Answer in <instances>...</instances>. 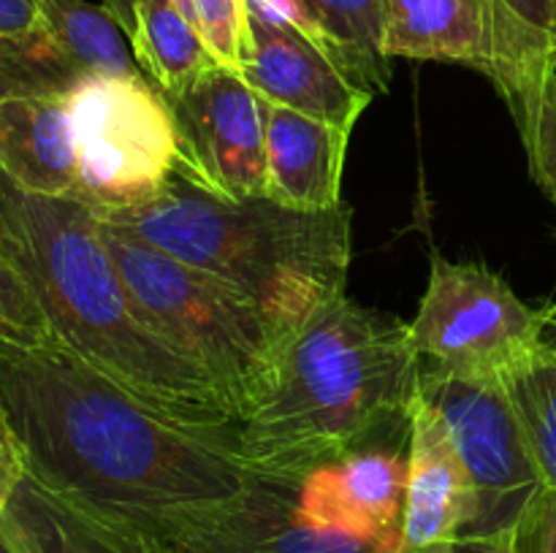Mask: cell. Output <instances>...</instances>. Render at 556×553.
<instances>
[{"mask_svg": "<svg viewBox=\"0 0 556 553\" xmlns=\"http://www.w3.org/2000/svg\"><path fill=\"white\" fill-rule=\"evenodd\" d=\"M546 309V331L552 334V342L556 345V304H548Z\"/></svg>", "mask_w": 556, "mask_h": 553, "instance_id": "d6a6232c", "label": "cell"}, {"mask_svg": "<svg viewBox=\"0 0 556 553\" xmlns=\"http://www.w3.org/2000/svg\"><path fill=\"white\" fill-rule=\"evenodd\" d=\"M0 255L30 287L65 350L172 421L210 432L237 428L206 374L136 312L90 206L27 193L0 173Z\"/></svg>", "mask_w": 556, "mask_h": 553, "instance_id": "7a4b0ae2", "label": "cell"}, {"mask_svg": "<svg viewBox=\"0 0 556 553\" xmlns=\"http://www.w3.org/2000/svg\"><path fill=\"white\" fill-rule=\"evenodd\" d=\"M0 553H20V551H16L14 540H11L9 529H5L3 518H0Z\"/></svg>", "mask_w": 556, "mask_h": 553, "instance_id": "1f68e13d", "label": "cell"}, {"mask_svg": "<svg viewBox=\"0 0 556 553\" xmlns=\"http://www.w3.org/2000/svg\"><path fill=\"white\" fill-rule=\"evenodd\" d=\"M253 47L242 65V79L277 106L353 130L372 92L358 87L318 43L286 25L250 11Z\"/></svg>", "mask_w": 556, "mask_h": 553, "instance_id": "7c38bea8", "label": "cell"}, {"mask_svg": "<svg viewBox=\"0 0 556 553\" xmlns=\"http://www.w3.org/2000/svg\"><path fill=\"white\" fill-rule=\"evenodd\" d=\"M320 27L326 52L367 92H386L391 60L383 52L380 0H302Z\"/></svg>", "mask_w": 556, "mask_h": 553, "instance_id": "d6986e66", "label": "cell"}, {"mask_svg": "<svg viewBox=\"0 0 556 553\" xmlns=\"http://www.w3.org/2000/svg\"><path fill=\"white\" fill-rule=\"evenodd\" d=\"M220 68L242 70L253 47L250 0H177Z\"/></svg>", "mask_w": 556, "mask_h": 553, "instance_id": "cb8c5ba5", "label": "cell"}, {"mask_svg": "<svg viewBox=\"0 0 556 553\" xmlns=\"http://www.w3.org/2000/svg\"><path fill=\"white\" fill-rule=\"evenodd\" d=\"M407 339L421 361L451 374H503L546 339V309L521 301L483 263L434 255Z\"/></svg>", "mask_w": 556, "mask_h": 553, "instance_id": "ba28073f", "label": "cell"}, {"mask_svg": "<svg viewBox=\"0 0 556 553\" xmlns=\"http://www.w3.org/2000/svg\"><path fill=\"white\" fill-rule=\"evenodd\" d=\"M0 401L27 475L74 507L150 524L233 499L258 472L237 428L185 426L63 345L0 350Z\"/></svg>", "mask_w": 556, "mask_h": 553, "instance_id": "6da1fadb", "label": "cell"}, {"mask_svg": "<svg viewBox=\"0 0 556 553\" xmlns=\"http://www.w3.org/2000/svg\"><path fill=\"white\" fill-rule=\"evenodd\" d=\"M103 242L152 334L206 374L237 423L271 388L280 342L253 301L155 244L101 220Z\"/></svg>", "mask_w": 556, "mask_h": 553, "instance_id": "5b68a950", "label": "cell"}, {"mask_svg": "<svg viewBox=\"0 0 556 553\" xmlns=\"http://www.w3.org/2000/svg\"><path fill=\"white\" fill-rule=\"evenodd\" d=\"M519 553H556V488H543L519 526Z\"/></svg>", "mask_w": 556, "mask_h": 553, "instance_id": "4316f807", "label": "cell"}, {"mask_svg": "<svg viewBox=\"0 0 556 553\" xmlns=\"http://www.w3.org/2000/svg\"><path fill=\"white\" fill-rule=\"evenodd\" d=\"M0 518L20 553H109L92 520L30 475L20 483Z\"/></svg>", "mask_w": 556, "mask_h": 553, "instance_id": "ffe728a7", "label": "cell"}, {"mask_svg": "<svg viewBox=\"0 0 556 553\" xmlns=\"http://www.w3.org/2000/svg\"><path fill=\"white\" fill-rule=\"evenodd\" d=\"M179 133L177 173L226 201L266 195L269 101L215 65L168 101Z\"/></svg>", "mask_w": 556, "mask_h": 553, "instance_id": "30bf717a", "label": "cell"}, {"mask_svg": "<svg viewBox=\"0 0 556 553\" xmlns=\"http://www.w3.org/2000/svg\"><path fill=\"white\" fill-rule=\"evenodd\" d=\"M128 43L141 74L166 101L217 65L177 0H134Z\"/></svg>", "mask_w": 556, "mask_h": 553, "instance_id": "ac0fdd59", "label": "cell"}, {"mask_svg": "<svg viewBox=\"0 0 556 553\" xmlns=\"http://www.w3.org/2000/svg\"><path fill=\"white\" fill-rule=\"evenodd\" d=\"M41 16L87 76H144L125 43L128 36L103 5L43 0Z\"/></svg>", "mask_w": 556, "mask_h": 553, "instance_id": "7402d4cb", "label": "cell"}, {"mask_svg": "<svg viewBox=\"0 0 556 553\" xmlns=\"http://www.w3.org/2000/svg\"><path fill=\"white\" fill-rule=\"evenodd\" d=\"M418 372L407 323L334 298L280 350L271 388L237 423L239 455L258 475L302 483L318 466L407 428Z\"/></svg>", "mask_w": 556, "mask_h": 553, "instance_id": "3957f363", "label": "cell"}, {"mask_svg": "<svg viewBox=\"0 0 556 553\" xmlns=\"http://www.w3.org/2000/svg\"><path fill=\"white\" fill-rule=\"evenodd\" d=\"M299 483L255 475L233 499L150 520L90 515L109 553H375L364 542L309 526L296 504Z\"/></svg>", "mask_w": 556, "mask_h": 553, "instance_id": "9c48e42d", "label": "cell"}, {"mask_svg": "<svg viewBox=\"0 0 556 553\" xmlns=\"http://www.w3.org/2000/svg\"><path fill=\"white\" fill-rule=\"evenodd\" d=\"M416 388L443 417L467 475L470 515L462 537L519 529L546 480L503 377L421 366Z\"/></svg>", "mask_w": 556, "mask_h": 553, "instance_id": "52a82bcc", "label": "cell"}, {"mask_svg": "<svg viewBox=\"0 0 556 553\" xmlns=\"http://www.w3.org/2000/svg\"><path fill=\"white\" fill-rule=\"evenodd\" d=\"M103 9L119 22V27H123L125 36H128L130 25H134V0H103Z\"/></svg>", "mask_w": 556, "mask_h": 553, "instance_id": "4dcf8cb0", "label": "cell"}, {"mask_svg": "<svg viewBox=\"0 0 556 553\" xmlns=\"http://www.w3.org/2000/svg\"><path fill=\"white\" fill-rule=\"evenodd\" d=\"M101 220L242 293L269 320L280 350L318 309L345 296L348 204L299 211L266 195L226 201L174 171L155 198Z\"/></svg>", "mask_w": 556, "mask_h": 553, "instance_id": "277c9868", "label": "cell"}, {"mask_svg": "<svg viewBox=\"0 0 556 553\" xmlns=\"http://www.w3.org/2000/svg\"><path fill=\"white\" fill-rule=\"evenodd\" d=\"M0 173L27 193L74 198L79 171L65 98L0 101Z\"/></svg>", "mask_w": 556, "mask_h": 553, "instance_id": "9a60e30c", "label": "cell"}, {"mask_svg": "<svg viewBox=\"0 0 556 553\" xmlns=\"http://www.w3.org/2000/svg\"><path fill=\"white\" fill-rule=\"evenodd\" d=\"M492 70L519 130L535 114L556 70V0H489Z\"/></svg>", "mask_w": 556, "mask_h": 553, "instance_id": "e0dca14e", "label": "cell"}, {"mask_svg": "<svg viewBox=\"0 0 556 553\" xmlns=\"http://www.w3.org/2000/svg\"><path fill=\"white\" fill-rule=\"evenodd\" d=\"M407 455L367 445L302 477L296 504L309 526L364 542L375 553H402Z\"/></svg>", "mask_w": 556, "mask_h": 553, "instance_id": "8fae6325", "label": "cell"}, {"mask_svg": "<svg viewBox=\"0 0 556 553\" xmlns=\"http://www.w3.org/2000/svg\"><path fill=\"white\" fill-rule=\"evenodd\" d=\"M90 76L68 54L52 27L38 22L0 36V101L5 98H65Z\"/></svg>", "mask_w": 556, "mask_h": 553, "instance_id": "44dd1931", "label": "cell"}, {"mask_svg": "<svg viewBox=\"0 0 556 553\" xmlns=\"http://www.w3.org/2000/svg\"><path fill=\"white\" fill-rule=\"evenodd\" d=\"M43 0H0V36L30 30L41 22Z\"/></svg>", "mask_w": 556, "mask_h": 553, "instance_id": "f546056e", "label": "cell"}, {"mask_svg": "<svg viewBox=\"0 0 556 553\" xmlns=\"http://www.w3.org/2000/svg\"><path fill=\"white\" fill-rule=\"evenodd\" d=\"M525 141L530 171L556 209V70L541 92L535 114L519 130Z\"/></svg>", "mask_w": 556, "mask_h": 553, "instance_id": "484cf974", "label": "cell"}, {"mask_svg": "<svg viewBox=\"0 0 556 553\" xmlns=\"http://www.w3.org/2000/svg\"><path fill=\"white\" fill-rule=\"evenodd\" d=\"M386 57L492 70L489 0H380Z\"/></svg>", "mask_w": 556, "mask_h": 553, "instance_id": "2e32d148", "label": "cell"}, {"mask_svg": "<svg viewBox=\"0 0 556 553\" xmlns=\"http://www.w3.org/2000/svg\"><path fill=\"white\" fill-rule=\"evenodd\" d=\"M76 139V201L98 217L155 198L179 166V133L147 76H90L65 95Z\"/></svg>", "mask_w": 556, "mask_h": 553, "instance_id": "8992f818", "label": "cell"}, {"mask_svg": "<svg viewBox=\"0 0 556 553\" xmlns=\"http://www.w3.org/2000/svg\"><path fill=\"white\" fill-rule=\"evenodd\" d=\"M407 486L402 553L448 545L465 535L470 488L443 417L421 394L407 407Z\"/></svg>", "mask_w": 556, "mask_h": 553, "instance_id": "4fadbf2b", "label": "cell"}, {"mask_svg": "<svg viewBox=\"0 0 556 553\" xmlns=\"http://www.w3.org/2000/svg\"><path fill=\"white\" fill-rule=\"evenodd\" d=\"M351 130L269 103L266 123V198L299 211L342 206Z\"/></svg>", "mask_w": 556, "mask_h": 553, "instance_id": "5bb4252c", "label": "cell"}, {"mask_svg": "<svg viewBox=\"0 0 556 553\" xmlns=\"http://www.w3.org/2000/svg\"><path fill=\"white\" fill-rule=\"evenodd\" d=\"M47 345H60L47 314L14 266L0 255V350H36Z\"/></svg>", "mask_w": 556, "mask_h": 553, "instance_id": "d4e9b609", "label": "cell"}, {"mask_svg": "<svg viewBox=\"0 0 556 553\" xmlns=\"http://www.w3.org/2000/svg\"><path fill=\"white\" fill-rule=\"evenodd\" d=\"M500 377L519 412L546 488H556V345L543 339Z\"/></svg>", "mask_w": 556, "mask_h": 553, "instance_id": "603a6c76", "label": "cell"}, {"mask_svg": "<svg viewBox=\"0 0 556 553\" xmlns=\"http://www.w3.org/2000/svg\"><path fill=\"white\" fill-rule=\"evenodd\" d=\"M516 542H519V529L500 531V535L489 537H459V540L448 542V545L429 548V551L418 553H519Z\"/></svg>", "mask_w": 556, "mask_h": 553, "instance_id": "f1b7e54d", "label": "cell"}, {"mask_svg": "<svg viewBox=\"0 0 556 553\" xmlns=\"http://www.w3.org/2000/svg\"><path fill=\"white\" fill-rule=\"evenodd\" d=\"M27 477V461L22 439L11 423L9 410L0 401V513L5 510L9 499L20 488V483Z\"/></svg>", "mask_w": 556, "mask_h": 553, "instance_id": "83f0119b", "label": "cell"}]
</instances>
